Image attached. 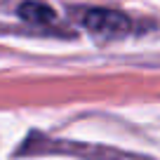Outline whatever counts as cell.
<instances>
[{
    "instance_id": "6da1fadb",
    "label": "cell",
    "mask_w": 160,
    "mask_h": 160,
    "mask_svg": "<svg viewBox=\"0 0 160 160\" xmlns=\"http://www.w3.org/2000/svg\"><path fill=\"white\" fill-rule=\"evenodd\" d=\"M68 14L78 26L87 31L90 35L99 40H118L134 33V21L120 10H108V7H71Z\"/></svg>"
},
{
    "instance_id": "7a4b0ae2",
    "label": "cell",
    "mask_w": 160,
    "mask_h": 160,
    "mask_svg": "<svg viewBox=\"0 0 160 160\" xmlns=\"http://www.w3.org/2000/svg\"><path fill=\"white\" fill-rule=\"evenodd\" d=\"M31 153V155H42V153H61V155H80L85 160H127L120 151L111 148H99V146H82V144H71V141H52L40 137L38 132L26 137L21 144L19 155Z\"/></svg>"
},
{
    "instance_id": "3957f363",
    "label": "cell",
    "mask_w": 160,
    "mask_h": 160,
    "mask_svg": "<svg viewBox=\"0 0 160 160\" xmlns=\"http://www.w3.org/2000/svg\"><path fill=\"white\" fill-rule=\"evenodd\" d=\"M17 14H19L21 21L31 26H42L47 31H54V26L59 24V17L52 10L50 5L40 2V0H24L19 7H17Z\"/></svg>"
}]
</instances>
